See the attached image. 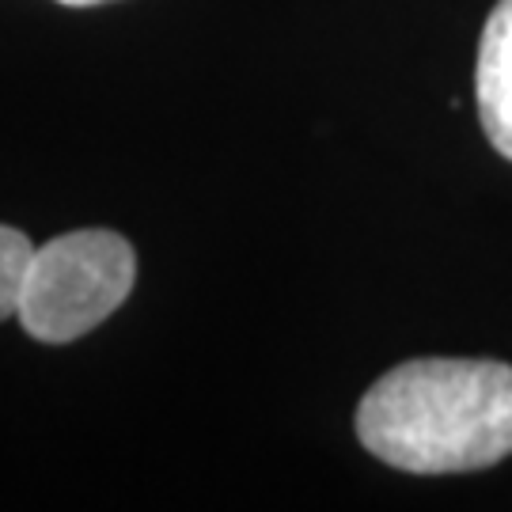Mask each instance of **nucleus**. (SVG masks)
<instances>
[{
	"label": "nucleus",
	"instance_id": "1",
	"mask_svg": "<svg viewBox=\"0 0 512 512\" xmlns=\"http://www.w3.org/2000/svg\"><path fill=\"white\" fill-rule=\"evenodd\" d=\"M357 437L410 475L494 467L512 456V368L463 357L406 361L361 399Z\"/></svg>",
	"mask_w": 512,
	"mask_h": 512
},
{
	"label": "nucleus",
	"instance_id": "2",
	"mask_svg": "<svg viewBox=\"0 0 512 512\" xmlns=\"http://www.w3.org/2000/svg\"><path fill=\"white\" fill-rule=\"evenodd\" d=\"M137 255L118 232L88 228L35 247L16 319L38 342H73L95 330L133 289Z\"/></svg>",
	"mask_w": 512,
	"mask_h": 512
},
{
	"label": "nucleus",
	"instance_id": "3",
	"mask_svg": "<svg viewBox=\"0 0 512 512\" xmlns=\"http://www.w3.org/2000/svg\"><path fill=\"white\" fill-rule=\"evenodd\" d=\"M478 114L494 148L512 160V0H497L478 46Z\"/></svg>",
	"mask_w": 512,
	"mask_h": 512
},
{
	"label": "nucleus",
	"instance_id": "4",
	"mask_svg": "<svg viewBox=\"0 0 512 512\" xmlns=\"http://www.w3.org/2000/svg\"><path fill=\"white\" fill-rule=\"evenodd\" d=\"M31 258H35L31 239L23 236V232H16V228H4L0 224V319H12L19 311Z\"/></svg>",
	"mask_w": 512,
	"mask_h": 512
},
{
	"label": "nucleus",
	"instance_id": "5",
	"mask_svg": "<svg viewBox=\"0 0 512 512\" xmlns=\"http://www.w3.org/2000/svg\"><path fill=\"white\" fill-rule=\"evenodd\" d=\"M61 4H73V8H84V4H103V0H61Z\"/></svg>",
	"mask_w": 512,
	"mask_h": 512
}]
</instances>
